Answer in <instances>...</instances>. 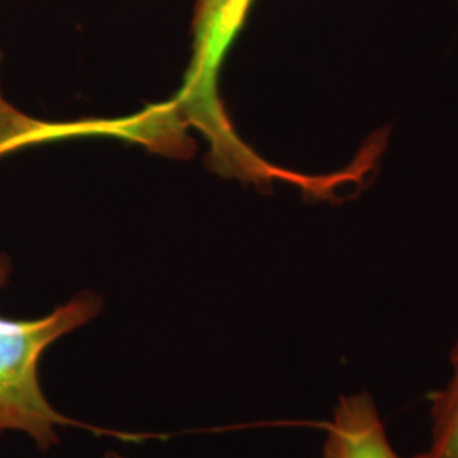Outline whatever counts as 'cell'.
<instances>
[{
	"mask_svg": "<svg viewBox=\"0 0 458 458\" xmlns=\"http://www.w3.org/2000/svg\"><path fill=\"white\" fill-rule=\"evenodd\" d=\"M0 104H4L2 98H0ZM5 111H7V106H5ZM45 128H47V132H48V140L49 138H55V136H53V134H55V128H49L47 124H45Z\"/></svg>",
	"mask_w": 458,
	"mask_h": 458,
	"instance_id": "8992f818",
	"label": "cell"
},
{
	"mask_svg": "<svg viewBox=\"0 0 458 458\" xmlns=\"http://www.w3.org/2000/svg\"><path fill=\"white\" fill-rule=\"evenodd\" d=\"M255 0H196L192 56L181 96L182 111L211 140L214 158L226 172L245 168L255 153L242 143L217 98L216 79Z\"/></svg>",
	"mask_w": 458,
	"mask_h": 458,
	"instance_id": "7a4b0ae2",
	"label": "cell"
},
{
	"mask_svg": "<svg viewBox=\"0 0 458 458\" xmlns=\"http://www.w3.org/2000/svg\"><path fill=\"white\" fill-rule=\"evenodd\" d=\"M452 377L429 399V442L411 458H458V338L450 350Z\"/></svg>",
	"mask_w": 458,
	"mask_h": 458,
	"instance_id": "277c9868",
	"label": "cell"
},
{
	"mask_svg": "<svg viewBox=\"0 0 458 458\" xmlns=\"http://www.w3.org/2000/svg\"><path fill=\"white\" fill-rule=\"evenodd\" d=\"M11 272L9 257L0 253V287L9 282ZM100 311V297L82 293L43 318L0 316V437L22 433L43 452L58 445V429L72 421L43 393L39 361L51 344L90 323Z\"/></svg>",
	"mask_w": 458,
	"mask_h": 458,
	"instance_id": "6da1fadb",
	"label": "cell"
},
{
	"mask_svg": "<svg viewBox=\"0 0 458 458\" xmlns=\"http://www.w3.org/2000/svg\"><path fill=\"white\" fill-rule=\"evenodd\" d=\"M323 458H399L372 394L340 395L327 425Z\"/></svg>",
	"mask_w": 458,
	"mask_h": 458,
	"instance_id": "3957f363",
	"label": "cell"
},
{
	"mask_svg": "<svg viewBox=\"0 0 458 458\" xmlns=\"http://www.w3.org/2000/svg\"><path fill=\"white\" fill-rule=\"evenodd\" d=\"M104 458H124L121 454H117V452H107Z\"/></svg>",
	"mask_w": 458,
	"mask_h": 458,
	"instance_id": "52a82bcc",
	"label": "cell"
},
{
	"mask_svg": "<svg viewBox=\"0 0 458 458\" xmlns=\"http://www.w3.org/2000/svg\"><path fill=\"white\" fill-rule=\"evenodd\" d=\"M28 145H34V136L31 132L14 123L0 121V155Z\"/></svg>",
	"mask_w": 458,
	"mask_h": 458,
	"instance_id": "5b68a950",
	"label": "cell"
}]
</instances>
